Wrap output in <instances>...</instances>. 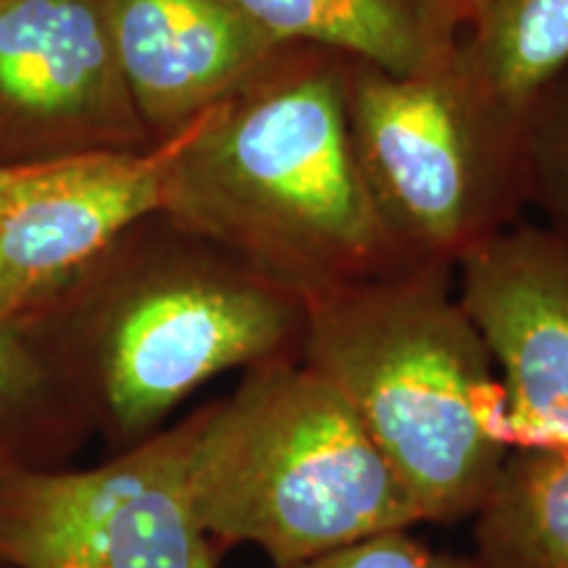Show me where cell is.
Instances as JSON below:
<instances>
[{
  "mask_svg": "<svg viewBox=\"0 0 568 568\" xmlns=\"http://www.w3.org/2000/svg\"><path fill=\"white\" fill-rule=\"evenodd\" d=\"M347 55L280 45L176 134L161 216L305 303L410 266L368 195L347 119Z\"/></svg>",
  "mask_w": 568,
  "mask_h": 568,
  "instance_id": "cell-1",
  "label": "cell"
},
{
  "mask_svg": "<svg viewBox=\"0 0 568 568\" xmlns=\"http://www.w3.org/2000/svg\"><path fill=\"white\" fill-rule=\"evenodd\" d=\"M308 305L155 213L134 224L34 335L109 453L145 443L226 372L301 358Z\"/></svg>",
  "mask_w": 568,
  "mask_h": 568,
  "instance_id": "cell-2",
  "label": "cell"
},
{
  "mask_svg": "<svg viewBox=\"0 0 568 568\" xmlns=\"http://www.w3.org/2000/svg\"><path fill=\"white\" fill-rule=\"evenodd\" d=\"M305 305L301 361L353 408L422 524L477 516L514 439L506 389L460 303L456 268L406 266Z\"/></svg>",
  "mask_w": 568,
  "mask_h": 568,
  "instance_id": "cell-3",
  "label": "cell"
},
{
  "mask_svg": "<svg viewBox=\"0 0 568 568\" xmlns=\"http://www.w3.org/2000/svg\"><path fill=\"white\" fill-rule=\"evenodd\" d=\"M203 408L190 487L224 552L251 545L284 568L422 524L353 408L301 358L247 368Z\"/></svg>",
  "mask_w": 568,
  "mask_h": 568,
  "instance_id": "cell-4",
  "label": "cell"
},
{
  "mask_svg": "<svg viewBox=\"0 0 568 568\" xmlns=\"http://www.w3.org/2000/svg\"><path fill=\"white\" fill-rule=\"evenodd\" d=\"M347 119L368 195L410 266L456 268L524 222V126L471 80L456 45L408 74L351 61Z\"/></svg>",
  "mask_w": 568,
  "mask_h": 568,
  "instance_id": "cell-5",
  "label": "cell"
},
{
  "mask_svg": "<svg viewBox=\"0 0 568 568\" xmlns=\"http://www.w3.org/2000/svg\"><path fill=\"white\" fill-rule=\"evenodd\" d=\"M205 408L92 468L0 471L3 568H219L190 466Z\"/></svg>",
  "mask_w": 568,
  "mask_h": 568,
  "instance_id": "cell-6",
  "label": "cell"
},
{
  "mask_svg": "<svg viewBox=\"0 0 568 568\" xmlns=\"http://www.w3.org/2000/svg\"><path fill=\"white\" fill-rule=\"evenodd\" d=\"M148 148L101 0H0V166Z\"/></svg>",
  "mask_w": 568,
  "mask_h": 568,
  "instance_id": "cell-7",
  "label": "cell"
},
{
  "mask_svg": "<svg viewBox=\"0 0 568 568\" xmlns=\"http://www.w3.org/2000/svg\"><path fill=\"white\" fill-rule=\"evenodd\" d=\"M174 145L67 159L0 205V324L38 329L134 224L161 213Z\"/></svg>",
  "mask_w": 568,
  "mask_h": 568,
  "instance_id": "cell-8",
  "label": "cell"
},
{
  "mask_svg": "<svg viewBox=\"0 0 568 568\" xmlns=\"http://www.w3.org/2000/svg\"><path fill=\"white\" fill-rule=\"evenodd\" d=\"M493 353L514 447L568 443V234L518 222L456 266Z\"/></svg>",
  "mask_w": 568,
  "mask_h": 568,
  "instance_id": "cell-9",
  "label": "cell"
},
{
  "mask_svg": "<svg viewBox=\"0 0 568 568\" xmlns=\"http://www.w3.org/2000/svg\"><path fill=\"white\" fill-rule=\"evenodd\" d=\"M101 9L153 145L243 88L282 45L237 0H101Z\"/></svg>",
  "mask_w": 568,
  "mask_h": 568,
  "instance_id": "cell-10",
  "label": "cell"
},
{
  "mask_svg": "<svg viewBox=\"0 0 568 568\" xmlns=\"http://www.w3.org/2000/svg\"><path fill=\"white\" fill-rule=\"evenodd\" d=\"M276 42L318 45L397 74L450 51L418 0H237Z\"/></svg>",
  "mask_w": 568,
  "mask_h": 568,
  "instance_id": "cell-11",
  "label": "cell"
},
{
  "mask_svg": "<svg viewBox=\"0 0 568 568\" xmlns=\"http://www.w3.org/2000/svg\"><path fill=\"white\" fill-rule=\"evenodd\" d=\"M477 568H568V443L514 447L474 516Z\"/></svg>",
  "mask_w": 568,
  "mask_h": 568,
  "instance_id": "cell-12",
  "label": "cell"
},
{
  "mask_svg": "<svg viewBox=\"0 0 568 568\" xmlns=\"http://www.w3.org/2000/svg\"><path fill=\"white\" fill-rule=\"evenodd\" d=\"M456 53L471 80L527 126L568 69V0H479Z\"/></svg>",
  "mask_w": 568,
  "mask_h": 568,
  "instance_id": "cell-13",
  "label": "cell"
},
{
  "mask_svg": "<svg viewBox=\"0 0 568 568\" xmlns=\"http://www.w3.org/2000/svg\"><path fill=\"white\" fill-rule=\"evenodd\" d=\"M92 429L40 337L0 324V471L59 468Z\"/></svg>",
  "mask_w": 568,
  "mask_h": 568,
  "instance_id": "cell-14",
  "label": "cell"
},
{
  "mask_svg": "<svg viewBox=\"0 0 568 568\" xmlns=\"http://www.w3.org/2000/svg\"><path fill=\"white\" fill-rule=\"evenodd\" d=\"M529 205L568 234V69L545 90L524 126Z\"/></svg>",
  "mask_w": 568,
  "mask_h": 568,
  "instance_id": "cell-15",
  "label": "cell"
},
{
  "mask_svg": "<svg viewBox=\"0 0 568 568\" xmlns=\"http://www.w3.org/2000/svg\"><path fill=\"white\" fill-rule=\"evenodd\" d=\"M284 568H477V560L437 550L410 529H397Z\"/></svg>",
  "mask_w": 568,
  "mask_h": 568,
  "instance_id": "cell-16",
  "label": "cell"
},
{
  "mask_svg": "<svg viewBox=\"0 0 568 568\" xmlns=\"http://www.w3.org/2000/svg\"><path fill=\"white\" fill-rule=\"evenodd\" d=\"M422 9L435 27V32L447 42H458L460 34L477 11L479 0H418Z\"/></svg>",
  "mask_w": 568,
  "mask_h": 568,
  "instance_id": "cell-17",
  "label": "cell"
},
{
  "mask_svg": "<svg viewBox=\"0 0 568 568\" xmlns=\"http://www.w3.org/2000/svg\"><path fill=\"white\" fill-rule=\"evenodd\" d=\"M59 163L61 161L32 163V166H0V205L11 203L13 197H19L21 193H27L34 184L45 180Z\"/></svg>",
  "mask_w": 568,
  "mask_h": 568,
  "instance_id": "cell-18",
  "label": "cell"
},
{
  "mask_svg": "<svg viewBox=\"0 0 568 568\" xmlns=\"http://www.w3.org/2000/svg\"><path fill=\"white\" fill-rule=\"evenodd\" d=\"M0 568H3V566H0Z\"/></svg>",
  "mask_w": 568,
  "mask_h": 568,
  "instance_id": "cell-19",
  "label": "cell"
}]
</instances>
